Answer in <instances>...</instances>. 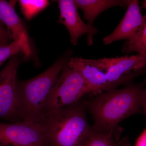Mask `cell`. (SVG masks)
Returning a JSON list of instances; mask_svg holds the SVG:
<instances>
[{"label":"cell","instance_id":"6da1fadb","mask_svg":"<svg viewBox=\"0 0 146 146\" xmlns=\"http://www.w3.org/2000/svg\"><path fill=\"white\" fill-rule=\"evenodd\" d=\"M145 81L129 84L125 87L97 94L86 106L94 119L92 129L114 134L118 124L126 118L142 112Z\"/></svg>","mask_w":146,"mask_h":146},{"label":"cell","instance_id":"7a4b0ae2","mask_svg":"<svg viewBox=\"0 0 146 146\" xmlns=\"http://www.w3.org/2000/svg\"><path fill=\"white\" fill-rule=\"evenodd\" d=\"M37 123L44 130L48 146H81L93 130L85 107L79 102L46 111Z\"/></svg>","mask_w":146,"mask_h":146},{"label":"cell","instance_id":"3957f363","mask_svg":"<svg viewBox=\"0 0 146 146\" xmlns=\"http://www.w3.org/2000/svg\"><path fill=\"white\" fill-rule=\"evenodd\" d=\"M68 52L50 68L33 78L17 80L18 110L22 121L37 123L55 83L71 58Z\"/></svg>","mask_w":146,"mask_h":146},{"label":"cell","instance_id":"277c9868","mask_svg":"<svg viewBox=\"0 0 146 146\" xmlns=\"http://www.w3.org/2000/svg\"><path fill=\"white\" fill-rule=\"evenodd\" d=\"M89 93L91 90L83 78L67 63L52 89L43 113L75 104Z\"/></svg>","mask_w":146,"mask_h":146},{"label":"cell","instance_id":"5b68a950","mask_svg":"<svg viewBox=\"0 0 146 146\" xmlns=\"http://www.w3.org/2000/svg\"><path fill=\"white\" fill-rule=\"evenodd\" d=\"M98 65L106 74L110 90L122 84L127 85L136 77L143 75L141 69L146 66V56L106 58L97 59Z\"/></svg>","mask_w":146,"mask_h":146},{"label":"cell","instance_id":"8992f818","mask_svg":"<svg viewBox=\"0 0 146 146\" xmlns=\"http://www.w3.org/2000/svg\"><path fill=\"white\" fill-rule=\"evenodd\" d=\"M0 146H48L43 129L37 123H0Z\"/></svg>","mask_w":146,"mask_h":146},{"label":"cell","instance_id":"52a82bcc","mask_svg":"<svg viewBox=\"0 0 146 146\" xmlns=\"http://www.w3.org/2000/svg\"><path fill=\"white\" fill-rule=\"evenodd\" d=\"M19 64L20 60L14 56L0 72V118L13 122L22 121L19 117L16 85Z\"/></svg>","mask_w":146,"mask_h":146},{"label":"cell","instance_id":"ba28073f","mask_svg":"<svg viewBox=\"0 0 146 146\" xmlns=\"http://www.w3.org/2000/svg\"><path fill=\"white\" fill-rule=\"evenodd\" d=\"M60 11L58 22L64 25L68 29L72 44H78L80 36L87 35V44L91 46L94 43V37L98 32L94 26L89 25L82 20L74 0H60L58 1Z\"/></svg>","mask_w":146,"mask_h":146},{"label":"cell","instance_id":"9c48e42d","mask_svg":"<svg viewBox=\"0 0 146 146\" xmlns=\"http://www.w3.org/2000/svg\"><path fill=\"white\" fill-rule=\"evenodd\" d=\"M146 25V15L141 13L138 0H129L126 12L115 30L105 36L103 42L105 45L134 37Z\"/></svg>","mask_w":146,"mask_h":146},{"label":"cell","instance_id":"30bf717a","mask_svg":"<svg viewBox=\"0 0 146 146\" xmlns=\"http://www.w3.org/2000/svg\"><path fill=\"white\" fill-rule=\"evenodd\" d=\"M68 65L82 76L89 86L91 93L96 95L110 90L106 74L98 65L97 60L71 57Z\"/></svg>","mask_w":146,"mask_h":146},{"label":"cell","instance_id":"8fae6325","mask_svg":"<svg viewBox=\"0 0 146 146\" xmlns=\"http://www.w3.org/2000/svg\"><path fill=\"white\" fill-rule=\"evenodd\" d=\"M14 5L0 0V22L5 27L13 41H22L24 44L23 54L27 58L31 53L26 29L16 13Z\"/></svg>","mask_w":146,"mask_h":146},{"label":"cell","instance_id":"7c38bea8","mask_svg":"<svg viewBox=\"0 0 146 146\" xmlns=\"http://www.w3.org/2000/svg\"><path fill=\"white\" fill-rule=\"evenodd\" d=\"M76 7L83 11L84 17L89 25L94 26L97 17L114 7H127L129 0H75Z\"/></svg>","mask_w":146,"mask_h":146},{"label":"cell","instance_id":"4fadbf2b","mask_svg":"<svg viewBox=\"0 0 146 146\" xmlns=\"http://www.w3.org/2000/svg\"><path fill=\"white\" fill-rule=\"evenodd\" d=\"M123 52L146 56V25L133 38L127 40L122 48Z\"/></svg>","mask_w":146,"mask_h":146},{"label":"cell","instance_id":"5bb4252c","mask_svg":"<svg viewBox=\"0 0 146 146\" xmlns=\"http://www.w3.org/2000/svg\"><path fill=\"white\" fill-rule=\"evenodd\" d=\"M19 3L24 16L28 20L43 10L49 4L46 0H21Z\"/></svg>","mask_w":146,"mask_h":146},{"label":"cell","instance_id":"9a60e30c","mask_svg":"<svg viewBox=\"0 0 146 146\" xmlns=\"http://www.w3.org/2000/svg\"><path fill=\"white\" fill-rule=\"evenodd\" d=\"M92 130L91 135L81 146H116L114 134Z\"/></svg>","mask_w":146,"mask_h":146},{"label":"cell","instance_id":"2e32d148","mask_svg":"<svg viewBox=\"0 0 146 146\" xmlns=\"http://www.w3.org/2000/svg\"><path fill=\"white\" fill-rule=\"evenodd\" d=\"M24 50V44L22 41H13L6 46L0 47V66L7 59Z\"/></svg>","mask_w":146,"mask_h":146},{"label":"cell","instance_id":"e0dca14e","mask_svg":"<svg viewBox=\"0 0 146 146\" xmlns=\"http://www.w3.org/2000/svg\"><path fill=\"white\" fill-rule=\"evenodd\" d=\"M11 40L12 39L6 29L0 22V47L9 44L12 42Z\"/></svg>","mask_w":146,"mask_h":146},{"label":"cell","instance_id":"ac0fdd59","mask_svg":"<svg viewBox=\"0 0 146 146\" xmlns=\"http://www.w3.org/2000/svg\"><path fill=\"white\" fill-rule=\"evenodd\" d=\"M134 146H146V128L136 139Z\"/></svg>","mask_w":146,"mask_h":146},{"label":"cell","instance_id":"d6986e66","mask_svg":"<svg viewBox=\"0 0 146 146\" xmlns=\"http://www.w3.org/2000/svg\"><path fill=\"white\" fill-rule=\"evenodd\" d=\"M145 81L146 84L144 90L143 94L142 107V109L145 115L146 120V79L145 80Z\"/></svg>","mask_w":146,"mask_h":146},{"label":"cell","instance_id":"ffe728a7","mask_svg":"<svg viewBox=\"0 0 146 146\" xmlns=\"http://www.w3.org/2000/svg\"><path fill=\"white\" fill-rule=\"evenodd\" d=\"M128 145L127 143H123V142H121L116 144V146H128Z\"/></svg>","mask_w":146,"mask_h":146},{"label":"cell","instance_id":"44dd1931","mask_svg":"<svg viewBox=\"0 0 146 146\" xmlns=\"http://www.w3.org/2000/svg\"><path fill=\"white\" fill-rule=\"evenodd\" d=\"M143 7L146 9V0L144 1L143 3Z\"/></svg>","mask_w":146,"mask_h":146}]
</instances>
